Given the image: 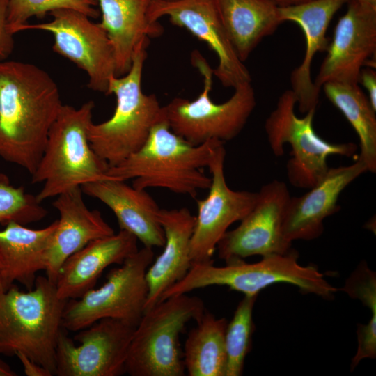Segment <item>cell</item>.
<instances>
[{"label": "cell", "mask_w": 376, "mask_h": 376, "mask_svg": "<svg viewBox=\"0 0 376 376\" xmlns=\"http://www.w3.org/2000/svg\"><path fill=\"white\" fill-rule=\"evenodd\" d=\"M9 0H0V63L11 54L14 48L13 34L8 24Z\"/></svg>", "instance_id": "obj_33"}, {"label": "cell", "mask_w": 376, "mask_h": 376, "mask_svg": "<svg viewBox=\"0 0 376 376\" xmlns=\"http://www.w3.org/2000/svg\"><path fill=\"white\" fill-rule=\"evenodd\" d=\"M57 220L40 229L10 222L0 230V254L8 283L18 282L26 290L34 285L36 274L46 268L47 253Z\"/></svg>", "instance_id": "obj_24"}, {"label": "cell", "mask_w": 376, "mask_h": 376, "mask_svg": "<svg viewBox=\"0 0 376 376\" xmlns=\"http://www.w3.org/2000/svg\"><path fill=\"white\" fill-rule=\"evenodd\" d=\"M153 259L152 248L143 246L112 269L100 288L68 300L62 327L78 331L104 318L136 327L145 311L148 292L146 274Z\"/></svg>", "instance_id": "obj_9"}, {"label": "cell", "mask_w": 376, "mask_h": 376, "mask_svg": "<svg viewBox=\"0 0 376 376\" xmlns=\"http://www.w3.org/2000/svg\"><path fill=\"white\" fill-rule=\"evenodd\" d=\"M102 14L99 24L106 31L112 47L116 76L130 70L133 56L141 44L158 37L164 29L150 22L148 12L151 0H97Z\"/></svg>", "instance_id": "obj_23"}, {"label": "cell", "mask_w": 376, "mask_h": 376, "mask_svg": "<svg viewBox=\"0 0 376 376\" xmlns=\"http://www.w3.org/2000/svg\"><path fill=\"white\" fill-rule=\"evenodd\" d=\"M62 105L46 71L28 63H0V157L33 174Z\"/></svg>", "instance_id": "obj_1"}, {"label": "cell", "mask_w": 376, "mask_h": 376, "mask_svg": "<svg viewBox=\"0 0 376 376\" xmlns=\"http://www.w3.org/2000/svg\"><path fill=\"white\" fill-rule=\"evenodd\" d=\"M148 43L143 42L136 50L127 74L109 78L107 95L114 94L116 97L112 116L99 124L92 123L88 128L91 147L109 167L118 165L137 151L152 128L166 119L164 107L157 96L145 94L141 89Z\"/></svg>", "instance_id": "obj_5"}, {"label": "cell", "mask_w": 376, "mask_h": 376, "mask_svg": "<svg viewBox=\"0 0 376 376\" xmlns=\"http://www.w3.org/2000/svg\"><path fill=\"white\" fill-rule=\"evenodd\" d=\"M52 205L60 218L47 253L45 269L49 280L56 283L61 268L72 254L89 242L114 233L101 213L90 210L83 199L81 187L56 196Z\"/></svg>", "instance_id": "obj_18"}, {"label": "cell", "mask_w": 376, "mask_h": 376, "mask_svg": "<svg viewBox=\"0 0 376 376\" xmlns=\"http://www.w3.org/2000/svg\"><path fill=\"white\" fill-rule=\"evenodd\" d=\"M239 58L245 61L260 41L283 22L271 0H213Z\"/></svg>", "instance_id": "obj_25"}, {"label": "cell", "mask_w": 376, "mask_h": 376, "mask_svg": "<svg viewBox=\"0 0 376 376\" xmlns=\"http://www.w3.org/2000/svg\"><path fill=\"white\" fill-rule=\"evenodd\" d=\"M205 311L203 301L187 294L170 297L146 311L135 327L127 354L131 376H183L179 338L185 325Z\"/></svg>", "instance_id": "obj_7"}, {"label": "cell", "mask_w": 376, "mask_h": 376, "mask_svg": "<svg viewBox=\"0 0 376 376\" xmlns=\"http://www.w3.org/2000/svg\"><path fill=\"white\" fill-rule=\"evenodd\" d=\"M361 83L368 92V100L374 110L376 111V72L373 68L361 69L359 83Z\"/></svg>", "instance_id": "obj_34"}, {"label": "cell", "mask_w": 376, "mask_h": 376, "mask_svg": "<svg viewBox=\"0 0 376 376\" xmlns=\"http://www.w3.org/2000/svg\"><path fill=\"white\" fill-rule=\"evenodd\" d=\"M159 220L165 242L162 253L146 272L148 292L144 312L157 304L163 294L187 274L192 264L190 242L195 216L186 207L160 209Z\"/></svg>", "instance_id": "obj_22"}, {"label": "cell", "mask_w": 376, "mask_h": 376, "mask_svg": "<svg viewBox=\"0 0 376 376\" xmlns=\"http://www.w3.org/2000/svg\"><path fill=\"white\" fill-rule=\"evenodd\" d=\"M296 104L292 91H284L266 119L265 129L275 156L283 155L285 143L291 146V157L287 163L290 184L298 188L311 189L327 172L328 157L334 155L351 157L355 154L357 146L354 143H333L322 139L313 129L315 109L299 118L295 113Z\"/></svg>", "instance_id": "obj_10"}, {"label": "cell", "mask_w": 376, "mask_h": 376, "mask_svg": "<svg viewBox=\"0 0 376 376\" xmlns=\"http://www.w3.org/2000/svg\"><path fill=\"white\" fill-rule=\"evenodd\" d=\"M328 100L344 115L358 135L360 154L367 171L376 172V116L359 84L327 82L322 86Z\"/></svg>", "instance_id": "obj_27"}, {"label": "cell", "mask_w": 376, "mask_h": 376, "mask_svg": "<svg viewBox=\"0 0 376 376\" xmlns=\"http://www.w3.org/2000/svg\"><path fill=\"white\" fill-rule=\"evenodd\" d=\"M168 17L173 25L187 29L206 42L219 63L213 74L225 87L250 83L251 75L236 54L221 22L213 0H151L148 17L156 22Z\"/></svg>", "instance_id": "obj_15"}, {"label": "cell", "mask_w": 376, "mask_h": 376, "mask_svg": "<svg viewBox=\"0 0 376 376\" xmlns=\"http://www.w3.org/2000/svg\"><path fill=\"white\" fill-rule=\"evenodd\" d=\"M113 178L83 185V193L108 206L120 230L134 235L144 246L163 247L164 233L159 220L160 208L146 189L130 186Z\"/></svg>", "instance_id": "obj_20"}, {"label": "cell", "mask_w": 376, "mask_h": 376, "mask_svg": "<svg viewBox=\"0 0 376 376\" xmlns=\"http://www.w3.org/2000/svg\"><path fill=\"white\" fill-rule=\"evenodd\" d=\"M47 212L36 196L26 193L23 187H13L0 173V226L10 222L26 226L42 220Z\"/></svg>", "instance_id": "obj_30"}, {"label": "cell", "mask_w": 376, "mask_h": 376, "mask_svg": "<svg viewBox=\"0 0 376 376\" xmlns=\"http://www.w3.org/2000/svg\"><path fill=\"white\" fill-rule=\"evenodd\" d=\"M258 295H244L238 304L225 333L226 368L225 376H240L250 352L255 329L253 309Z\"/></svg>", "instance_id": "obj_28"}, {"label": "cell", "mask_w": 376, "mask_h": 376, "mask_svg": "<svg viewBox=\"0 0 376 376\" xmlns=\"http://www.w3.org/2000/svg\"><path fill=\"white\" fill-rule=\"evenodd\" d=\"M278 7H288L302 4L312 0H271Z\"/></svg>", "instance_id": "obj_37"}, {"label": "cell", "mask_w": 376, "mask_h": 376, "mask_svg": "<svg viewBox=\"0 0 376 376\" xmlns=\"http://www.w3.org/2000/svg\"><path fill=\"white\" fill-rule=\"evenodd\" d=\"M362 3H365L373 7H376V0H357Z\"/></svg>", "instance_id": "obj_39"}, {"label": "cell", "mask_w": 376, "mask_h": 376, "mask_svg": "<svg viewBox=\"0 0 376 376\" xmlns=\"http://www.w3.org/2000/svg\"><path fill=\"white\" fill-rule=\"evenodd\" d=\"M136 237L120 230L117 233L89 242L70 256L62 265L56 282L58 297L77 299L93 288L102 272L113 264H122L139 249Z\"/></svg>", "instance_id": "obj_21"}, {"label": "cell", "mask_w": 376, "mask_h": 376, "mask_svg": "<svg viewBox=\"0 0 376 376\" xmlns=\"http://www.w3.org/2000/svg\"><path fill=\"white\" fill-rule=\"evenodd\" d=\"M341 290L360 300L372 313H376V274L361 262L346 280Z\"/></svg>", "instance_id": "obj_31"}, {"label": "cell", "mask_w": 376, "mask_h": 376, "mask_svg": "<svg viewBox=\"0 0 376 376\" xmlns=\"http://www.w3.org/2000/svg\"><path fill=\"white\" fill-rule=\"evenodd\" d=\"M191 62L203 77V90L194 100L177 97L163 106L169 128L194 146L213 139L224 143L233 139L256 105L251 82L235 88L226 102L215 103L210 96L213 70L198 52L192 53Z\"/></svg>", "instance_id": "obj_8"}, {"label": "cell", "mask_w": 376, "mask_h": 376, "mask_svg": "<svg viewBox=\"0 0 376 376\" xmlns=\"http://www.w3.org/2000/svg\"><path fill=\"white\" fill-rule=\"evenodd\" d=\"M221 143L213 139L194 146L172 132L164 119L152 128L137 151L109 167L107 175L123 181L133 178L136 189L164 188L195 198L198 190L208 189L211 185V177L203 169Z\"/></svg>", "instance_id": "obj_2"}, {"label": "cell", "mask_w": 376, "mask_h": 376, "mask_svg": "<svg viewBox=\"0 0 376 376\" xmlns=\"http://www.w3.org/2000/svg\"><path fill=\"white\" fill-rule=\"evenodd\" d=\"M357 334L358 347L351 361V370H353L361 360L374 359L376 357V313H372L367 324H358Z\"/></svg>", "instance_id": "obj_32"}, {"label": "cell", "mask_w": 376, "mask_h": 376, "mask_svg": "<svg viewBox=\"0 0 376 376\" xmlns=\"http://www.w3.org/2000/svg\"><path fill=\"white\" fill-rule=\"evenodd\" d=\"M297 260L298 253L291 249L286 253L264 256L253 263L238 260L217 267L214 260L192 263L187 274L168 289L159 301L211 285H225L244 295H258L267 286L279 283L294 285L304 293L333 299L337 289L324 274L312 265H299Z\"/></svg>", "instance_id": "obj_6"}, {"label": "cell", "mask_w": 376, "mask_h": 376, "mask_svg": "<svg viewBox=\"0 0 376 376\" xmlns=\"http://www.w3.org/2000/svg\"><path fill=\"white\" fill-rule=\"evenodd\" d=\"M94 107L92 100L79 108L62 105L31 174L32 184L43 183L36 195L39 203L84 184L112 178L107 175L109 164L94 152L88 141Z\"/></svg>", "instance_id": "obj_4"}, {"label": "cell", "mask_w": 376, "mask_h": 376, "mask_svg": "<svg viewBox=\"0 0 376 376\" xmlns=\"http://www.w3.org/2000/svg\"><path fill=\"white\" fill-rule=\"evenodd\" d=\"M15 356L22 363L24 374L26 376H52V374L47 369L26 355L17 353Z\"/></svg>", "instance_id": "obj_35"}, {"label": "cell", "mask_w": 376, "mask_h": 376, "mask_svg": "<svg viewBox=\"0 0 376 376\" xmlns=\"http://www.w3.org/2000/svg\"><path fill=\"white\" fill-rule=\"evenodd\" d=\"M286 184L274 180L258 192L256 204L240 225L226 233L217 246L220 259L229 263L258 255L284 254L291 249L282 231L283 215L290 198Z\"/></svg>", "instance_id": "obj_13"}, {"label": "cell", "mask_w": 376, "mask_h": 376, "mask_svg": "<svg viewBox=\"0 0 376 376\" xmlns=\"http://www.w3.org/2000/svg\"><path fill=\"white\" fill-rule=\"evenodd\" d=\"M97 0H9L8 24L14 35L22 31L33 16L43 17L58 9H72L81 12L90 18L100 15Z\"/></svg>", "instance_id": "obj_29"}, {"label": "cell", "mask_w": 376, "mask_h": 376, "mask_svg": "<svg viewBox=\"0 0 376 376\" xmlns=\"http://www.w3.org/2000/svg\"><path fill=\"white\" fill-rule=\"evenodd\" d=\"M349 0H312L288 7H279L281 20L297 23L306 38V52L301 64L290 75L292 91L299 111L306 113L315 109L320 90L311 79V65L315 54L327 50L329 40L327 28L335 13Z\"/></svg>", "instance_id": "obj_19"}, {"label": "cell", "mask_w": 376, "mask_h": 376, "mask_svg": "<svg viewBox=\"0 0 376 376\" xmlns=\"http://www.w3.org/2000/svg\"><path fill=\"white\" fill-rule=\"evenodd\" d=\"M367 171L357 156L350 165L329 168L324 176L302 196L290 197L282 224L285 238L292 242L319 237L324 230V219L339 209L337 202L341 192Z\"/></svg>", "instance_id": "obj_17"}, {"label": "cell", "mask_w": 376, "mask_h": 376, "mask_svg": "<svg viewBox=\"0 0 376 376\" xmlns=\"http://www.w3.org/2000/svg\"><path fill=\"white\" fill-rule=\"evenodd\" d=\"M16 373L5 361L0 359V376H15Z\"/></svg>", "instance_id": "obj_38"}, {"label": "cell", "mask_w": 376, "mask_h": 376, "mask_svg": "<svg viewBox=\"0 0 376 376\" xmlns=\"http://www.w3.org/2000/svg\"><path fill=\"white\" fill-rule=\"evenodd\" d=\"M224 143L214 150L207 166L212 177L207 197L197 200L198 213L190 242L192 263L212 261L217 244L233 223L241 221L254 207L258 192L234 191L224 175Z\"/></svg>", "instance_id": "obj_14"}, {"label": "cell", "mask_w": 376, "mask_h": 376, "mask_svg": "<svg viewBox=\"0 0 376 376\" xmlns=\"http://www.w3.org/2000/svg\"><path fill=\"white\" fill-rule=\"evenodd\" d=\"M135 327L104 318L78 331L74 340L62 328L56 347L57 376H118L125 365Z\"/></svg>", "instance_id": "obj_11"}, {"label": "cell", "mask_w": 376, "mask_h": 376, "mask_svg": "<svg viewBox=\"0 0 376 376\" xmlns=\"http://www.w3.org/2000/svg\"><path fill=\"white\" fill-rule=\"evenodd\" d=\"M67 300L60 299L56 283L38 276L32 289L14 283L0 294V355L22 353L56 371V347Z\"/></svg>", "instance_id": "obj_3"}, {"label": "cell", "mask_w": 376, "mask_h": 376, "mask_svg": "<svg viewBox=\"0 0 376 376\" xmlns=\"http://www.w3.org/2000/svg\"><path fill=\"white\" fill-rule=\"evenodd\" d=\"M185 340L183 362L189 376H225V333L228 321L206 310Z\"/></svg>", "instance_id": "obj_26"}, {"label": "cell", "mask_w": 376, "mask_h": 376, "mask_svg": "<svg viewBox=\"0 0 376 376\" xmlns=\"http://www.w3.org/2000/svg\"><path fill=\"white\" fill-rule=\"evenodd\" d=\"M47 22L26 24L22 31L36 29L54 36V52L73 62L88 76V87L107 95L109 78L116 75V62L106 31L84 13L58 9Z\"/></svg>", "instance_id": "obj_12"}, {"label": "cell", "mask_w": 376, "mask_h": 376, "mask_svg": "<svg viewBox=\"0 0 376 376\" xmlns=\"http://www.w3.org/2000/svg\"><path fill=\"white\" fill-rule=\"evenodd\" d=\"M10 285L8 281L3 262L0 254V294L6 290Z\"/></svg>", "instance_id": "obj_36"}, {"label": "cell", "mask_w": 376, "mask_h": 376, "mask_svg": "<svg viewBox=\"0 0 376 376\" xmlns=\"http://www.w3.org/2000/svg\"><path fill=\"white\" fill-rule=\"evenodd\" d=\"M347 9L338 20L327 54L313 81L320 91L334 81L359 84L362 67L376 51V7L349 0Z\"/></svg>", "instance_id": "obj_16"}]
</instances>
